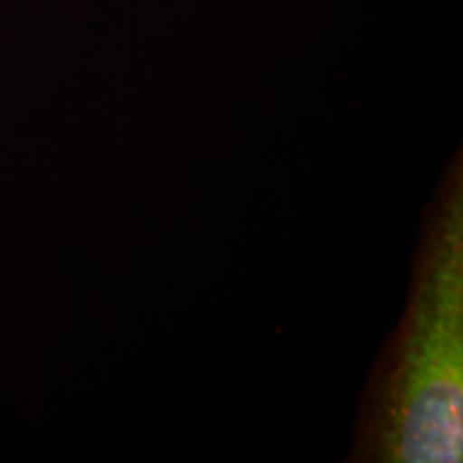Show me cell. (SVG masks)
Wrapping results in <instances>:
<instances>
[{
    "label": "cell",
    "mask_w": 463,
    "mask_h": 463,
    "mask_svg": "<svg viewBox=\"0 0 463 463\" xmlns=\"http://www.w3.org/2000/svg\"><path fill=\"white\" fill-rule=\"evenodd\" d=\"M463 165L450 161L422 222L408 309L363 397L352 455L461 461Z\"/></svg>",
    "instance_id": "1"
}]
</instances>
